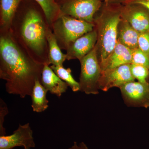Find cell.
I'll use <instances>...</instances> for the list:
<instances>
[{
  "instance_id": "obj_1",
  "label": "cell",
  "mask_w": 149,
  "mask_h": 149,
  "mask_svg": "<svg viewBox=\"0 0 149 149\" xmlns=\"http://www.w3.org/2000/svg\"><path fill=\"white\" fill-rule=\"evenodd\" d=\"M44 65L19 44L10 29L0 31V78L6 81L8 94L30 96L35 82L41 80Z\"/></svg>"
},
{
  "instance_id": "obj_2",
  "label": "cell",
  "mask_w": 149,
  "mask_h": 149,
  "mask_svg": "<svg viewBox=\"0 0 149 149\" xmlns=\"http://www.w3.org/2000/svg\"><path fill=\"white\" fill-rule=\"evenodd\" d=\"M50 27L37 2L34 0H23L14 17L10 31L32 58L45 64H48L47 34Z\"/></svg>"
},
{
  "instance_id": "obj_3",
  "label": "cell",
  "mask_w": 149,
  "mask_h": 149,
  "mask_svg": "<svg viewBox=\"0 0 149 149\" xmlns=\"http://www.w3.org/2000/svg\"><path fill=\"white\" fill-rule=\"evenodd\" d=\"M120 5L103 4L94 19L97 40L95 47L100 65L106 61L117 43L118 25L121 16Z\"/></svg>"
},
{
  "instance_id": "obj_4",
  "label": "cell",
  "mask_w": 149,
  "mask_h": 149,
  "mask_svg": "<svg viewBox=\"0 0 149 149\" xmlns=\"http://www.w3.org/2000/svg\"><path fill=\"white\" fill-rule=\"evenodd\" d=\"M51 28L60 47L66 50L79 37L93 31L95 25L94 23L60 15L54 22Z\"/></svg>"
},
{
  "instance_id": "obj_5",
  "label": "cell",
  "mask_w": 149,
  "mask_h": 149,
  "mask_svg": "<svg viewBox=\"0 0 149 149\" xmlns=\"http://www.w3.org/2000/svg\"><path fill=\"white\" fill-rule=\"evenodd\" d=\"M80 74V91L87 95L99 94V82L102 70L99 63L95 47L79 61Z\"/></svg>"
},
{
  "instance_id": "obj_6",
  "label": "cell",
  "mask_w": 149,
  "mask_h": 149,
  "mask_svg": "<svg viewBox=\"0 0 149 149\" xmlns=\"http://www.w3.org/2000/svg\"><path fill=\"white\" fill-rule=\"evenodd\" d=\"M58 4L61 15L93 23L103 3L102 0H60Z\"/></svg>"
},
{
  "instance_id": "obj_7",
  "label": "cell",
  "mask_w": 149,
  "mask_h": 149,
  "mask_svg": "<svg viewBox=\"0 0 149 149\" xmlns=\"http://www.w3.org/2000/svg\"><path fill=\"white\" fill-rule=\"evenodd\" d=\"M124 103L128 107H149V81L143 83L133 81L119 88Z\"/></svg>"
},
{
  "instance_id": "obj_8",
  "label": "cell",
  "mask_w": 149,
  "mask_h": 149,
  "mask_svg": "<svg viewBox=\"0 0 149 149\" xmlns=\"http://www.w3.org/2000/svg\"><path fill=\"white\" fill-rule=\"evenodd\" d=\"M130 71V64L102 70L99 82V90L107 92L113 88H120L128 82L135 81Z\"/></svg>"
},
{
  "instance_id": "obj_9",
  "label": "cell",
  "mask_w": 149,
  "mask_h": 149,
  "mask_svg": "<svg viewBox=\"0 0 149 149\" xmlns=\"http://www.w3.org/2000/svg\"><path fill=\"white\" fill-rule=\"evenodd\" d=\"M120 16L139 33L149 32V13L138 4L126 3L120 6Z\"/></svg>"
},
{
  "instance_id": "obj_10",
  "label": "cell",
  "mask_w": 149,
  "mask_h": 149,
  "mask_svg": "<svg viewBox=\"0 0 149 149\" xmlns=\"http://www.w3.org/2000/svg\"><path fill=\"white\" fill-rule=\"evenodd\" d=\"M20 146L24 148H35L33 131L29 123L19 124L11 135L0 136V149H13Z\"/></svg>"
},
{
  "instance_id": "obj_11",
  "label": "cell",
  "mask_w": 149,
  "mask_h": 149,
  "mask_svg": "<svg viewBox=\"0 0 149 149\" xmlns=\"http://www.w3.org/2000/svg\"><path fill=\"white\" fill-rule=\"evenodd\" d=\"M97 40V30L94 28L75 40L66 50L67 60L78 59L80 61L93 50Z\"/></svg>"
},
{
  "instance_id": "obj_12",
  "label": "cell",
  "mask_w": 149,
  "mask_h": 149,
  "mask_svg": "<svg viewBox=\"0 0 149 149\" xmlns=\"http://www.w3.org/2000/svg\"><path fill=\"white\" fill-rule=\"evenodd\" d=\"M40 81L48 91L58 97H61L65 93L68 87L67 83L61 79L47 63L44 65Z\"/></svg>"
},
{
  "instance_id": "obj_13",
  "label": "cell",
  "mask_w": 149,
  "mask_h": 149,
  "mask_svg": "<svg viewBox=\"0 0 149 149\" xmlns=\"http://www.w3.org/2000/svg\"><path fill=\"white\" fill-rule=\"evenodd\" d=\"M133 51L117 42L110 55L101 66L102 70L111 69L123 65L131 64Z\"/></svg>"
},
{
  "instance_id": "obj_14",
  "label": "cell",
  "mask_w": 149,
  "mask_h": 149,
  "mask_svg": "<svg viewBox=\"0 0 149 149\" xmlns=\"http://www.w3.org/2000/svg\"><path fill=\"white\" fill-rule=\"evenodd\" d=\"M140 34L128 22L121 17L117 27L118 42L134 50L139 48L138 40Z\"/></svg>"
},
{
  "instance_id": "obj_15",
  "label": "cell",
  "mask_w": 149,
  "mask_h": 149,
  "mask_svg": "<svg viewBox=\"0 0 149 149\" xmlns=\"http://www.w3.org/2000/svg\"><path fill=\"white\" fill-rule=\"evenodd\" d=\"M23 0H0V31H8Z\"/></svg>"
},
{
  "instance_id": "obj_16",
  "label": "cell",
  "mask_w": 149,
  "mask_h": 149,
  "mask_svg": "<svg viewBox=\"0 0 149 149\" xmlns=\"http://www.w3.org/2000/svg\"><path fill=\"white\" fill-rule=\"evenodd\" d=\"M47 42L48 65L63 66V63L67 60L66 54L62 52L51 27L48 30Z\"/></svg>"
},
{
  "instance_id": "obj_17",
  "label": "cell",
  "mask_w": 149,
  "mask_h": 149,
  "mask_svg": "<svg viewBox=\"0 0 149 149\" xmlns=\"http://www.w3.org/2000/svg\"><path fill=\"white\" fill-rule=\"evenodd\" d=\"M48 92L42 85L40 80L36 81L30 95L32 100L31 107L33 111L41 113L48 108L49 103L47 98Z\"/></svg>"
},
{
  "instance_id": "obj_18",
  "label": "cell",
  "mask_w": 149,
  "mask_h": 149,
  "mask_svg": "<svg viewBox=\"0 0 149 149\" xmlns=\"http://www.w3.org/2000/svg\"><path fill=\"white\" fill-rule=\"evenodd\" d=\"M41 7L45 15L49 25L52 24L61 15L59 7L55 0H34Z\"/></svg>"
},
{
  "instance_id": "obj_19",
  "label": "cell",
  "mask_w": 149,
  "mask_h": 149,
  "mask_svg": "<svg viewBox=\"0 0 149 149\" xmlns=\"http://www.w3.org/2000/svg\"><path fill=\"white\" fill-rule=\"evenodd\" d=\"M58 76L64 81L70 87L72 91L77 92L80 91V84L73 78L72 74V70L70 68H65L63 66H50Z\"/></svg>"
},
{
  "instance_id": "obj_20",
  "label": "cell",
  "mask_w": 149,
  "mask_h": 149,
  "mask_svg": "<svg viewBox=\"0 0 149 149\" xmlns=\"http://www.w3.org/2000/svg\"><path fill=\"white\" fill-rule=\"evenodd\" d=\"M130 71L133 77L141 83L149 82V69L140 65L130 64Z\"/></svg>"
},
{
  "instance_id": "obj_21",
  "label": "cell",
  "mask_w": 149,
  "mask_h": 149,
  "mask_svg": "<svg viewBox=\"0 0 149 149\" xmlns=\"http://www.w3.org/2000/svg\"><path fill=\"white\" fill-rule=\"evenodd\" d=\"M132 63L140 65L149 69V55L139 48L133 51Z\"/></svg>"
},
{
  "instance_id": "obj_22",
  "label": "cell",
  "mask_w": 149,
  "mask_h": 149,
  "mask_svg": "<svg viewBox=\"0 0 149 149\" xmlns=\"http://www.w3.org/2000/svg\"><path fill=\"white\" fill-rule=\"evenodd\" d=\"M9 113L6 104L2 99L0 100V136H5L6 128L3 126L5 117Z\"/></svg>"
},
{
  "instance_id": "obj_23",
  "label": "cell",
  "mask_w": 149,
  "mask_h": 149,
  "mask_svg": "<svg viewBox=\"0 0 149 149\" xmlns=\"http://www.w3.org/2000/svg\"><path fill=\"white\" fill-rule=\"evenodd\" d=\"M138 46L140 50L149 55V32L140 33Z\"/></svg>"
},
{
  "instance_id": "obj_24",
  "label": "cell",
  "mask_w": 149,
  "mask_h": 149,
  "mask_svg": "<svg viewBox=\"0 0 149 149\" xmlns=\"http://www.w3.org/2000/svg\"><path fill=\"white\" fill-rule=\"evenodd\" d=\"M126 3H131L140 5L146 8L149 13V0H128Z\"/></svg>"
},
{
  "instance_id": "obj_25",
  "label": "cell",
  "mask_w": 149,
  "mask_h": 149,
  "mask_svg": "<svg viewBox=\"0 0 149 149\" xmlns=\"http://www.w3.org/2000/svg\"><path fill=\"white\" fill-rule=\"evenodd\" d=\"M104 3L111 5H121L125 3L128 0H102Z\"/></svg>"
},
{
  "instance_id": "obj_26",
  "label": "cell",
  "mask_w": 149,
  "mask_h": 149,
  "mask_svg": "<svg viewBox=\"0 0 149 149\" xmlns=\"http://www.w3.org/2000/svg\"><path fill=\"white\" fill-rule=\"evenodd\" d=\"M69 149H89L87 145L81 142L79 144L77 143V142H74L73 145Z\"/></svg>"
},
{
  "instance_id": "obj_27",
  "label": "cell",
  "mask_w": 149,
  "mask_h": 149,
  "mask_svg": "<svg viewBox=\"0 0 149 149\" xmlns=\"http://www.w3.org/2000/svg\"><path fill=\"white\" fill-rule=\"evenodd\" d=\"M56 1V2L57 3H58V2L59 1H60V0H55Z\"/></svg>"
},
{
  "instance_id": "obj_28",
  "label": "cell",
  "mask_w": 149,
  "mask_h": 149,
  "mask_svg": "<svg viewBox=\"0 0 149 149\" xmlns=\"http://www.w3.org/2000/svg\"><path fill=\"white\" fill-rule=\"evenodd\" d=\"M24 149H29V148H24Z\"/></svg>"
}]
</instances>
